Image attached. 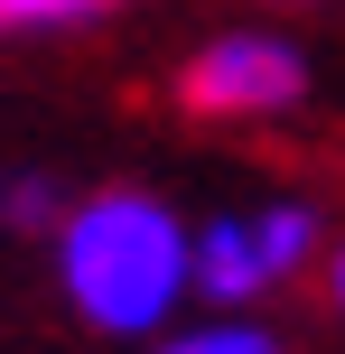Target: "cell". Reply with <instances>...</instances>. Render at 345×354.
I'll return each instance as SVG.
<instances>
[{"label":"cell","instance_id":"cell-5","mask_svg":"<svg viewBox=\"0 0 345 354\" xmlns=\"http://www.w3.org/2000/svg\"><path fill=\"white\" fill-rule=\"evenodd\" d=\"M112 10L122 0H0V37H66V28H93Z\"/></svg>","mask_w":345,"mask_h":354},{"label":"cell","instance_id":"cell-6","mask_svg":"<svg viewBox=\"0 0 345 354\" xmlns=\"http://www.w3.org/2000/svg\"><path fill=\"white\" fill-rule=\"evenodd\" d=\"M56 214H66V187H56L47 168H10V177H0V224H10V233H37V243H47Z\"/></svg>","mask_w":345,"mask_h":354},{"label":"cell","instance_id":"cell-7","mask_svg":"<svg viewBox=\"0 0 345 354\" xmlns=\"http://www.w3.org/2000/svg\"><path fill=\"white\" fill-rule=\"evenodd\" d=\"M317 280H327V308L345 317V233H327V261H317Z\"/></svg>","mask_w":345,"mask_h":354},{"label":"cell","instance_id":"cell-1","mask_svg":"<svg viewBox=\"0 0 345 354\" xmlns=\"http://www.w3.org/2000/svg\"><path fill=\"white\" fill-rule=\"evenodd\" d=\"M187 214L168 205L159 187H84L66 196V214L47 224V270H56V299L93 326V336H168L187 317Z\"/></svg>","mask_w":345,"mask_h":354},{"label":"cell","instance_id":"cell-3","mask_svg":"<svg viewBox=\"0 0 345 354\" xmlns=\"http://www.w3.org/2000/svg\"><path fill=\"white\" fill-rule=\"evenodd\" d=\"M243 214H252V252H261V270H271V289L308 280V270L327 261V214H317L308 196H271V205H243Z\"/></svg>","mask_w":345,"mask_h":354},{"label":"cell","instance_id":"cell-2","mask_svg":"<svg viewBox=\"0 0 345 354\" xmlns=\"http://www.w3.org/2000/svg\"><path fill=\"white\" fill-rule=\"evenodd\" d=\"M178 103L196 122H280L308 103V47L280 28H224L178 66Z\"/></svg>","mask_w":345,"mask_h":354},{"label":"cell","instance_id":"cell-4","mask_svg":"<svg viewBox=\"0 0 345 354\" xmlns=\"http://www.w3.org/2000/svg\"><path fill=\"white\" fill-rule=\"evenodd\" d=\"M149 354H290V336L261 326L252 308H215V317H187L168 336H149Z\"/></svg>","mask_w":345,"mask_h":354}]
</instances>
